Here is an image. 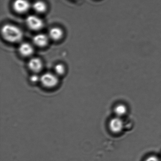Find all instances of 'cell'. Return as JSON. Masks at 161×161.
<instances>
[{
	"mask_svg": "<svg viewBox=\"0 0 161 161\" xmlns=\"http://www.w3.org/2000/svg\"><path fill=\"white\" fill-rule=\"evenodd\" d=\"M2 34L3 38L12 43L19 42L23 37L22 31L17 26L12 24H6L2 29Z\"/></svg>",
	"mask_w": 161,
	"mask_h": 161,
	"instance_id": "6da1fadb",
	"label": "cell"
},
{
	"mask_svg": "<svg viewBox=\"0 0 161 161\" xmlns=\"http://www.w3.org/2000/svg\"><path fill=\"white\" fill-rule=\"evenodd\" d=\"M26 24L29 28L33 31L41 30L44 26L43 20L35 15H30L26 19Z\"/></svg>",
	"mask_w": 161,
	"mask_h": 161,
	"instance_id": "7a4b0ae2",
	"label": "cell"
},
{
	"mask_svg": "<svg viewBox=\"0 0 161 161\" xmlns=\"http://www.w3.org/2000/svg\"><path fill=\"white\" fill-rule=\"evenodd\" d=\"M40 81L42 84L47 87H53L56 85L58 82V79L57 77L53 73H44L40 77Z\"/></svg>",
	"mask_w": 161,
	"mask_h": 161,
	"instance_id": "3957f363",
	"label": "cell"
},
{
	"mask_svg": "<svg viewBox=\"0 0 161 161\" xmlns=\"http://www.w3.org/2000/svg\"><path fill=\"white\" fill-rule=\"evenodd\" d=\"M124 128L123 120L119 117L112 119L109 122V128L113 132L118 133L120 132Z\"/></svg>",
	"mask_w": 161,
	"mask_h": 161,
	"instance_id": "277c9868",
	"label": "cell"
},
{
	"mask_svg": "<svg viewBox=\"0 0 161 161\" xmlns=\"http://www.w3.org/2000/svg\"><path fill=\"white\" fill-rule=\"evenodd\" d=\"M31 4L28 0H15L13 4L14 10L18 13L22 14L29 11Z\"/></svg>",
	"mask_w": 161,
	"mask_h": 161,
	"instance_id": "5b68a950",
	"label": "cell"
},
{
	"mask_svg": "<svg viewBox=\"0 0 161 161\" xmlns=\"http://www.w3.org/2000/svg\"><path fill=\"white\" fill-rule=\"evenodd\" d=\"M34 44L39 47H44L47 46L48 42L47 36L43 34H39L34 36L33 39Z\"/></svg>",
	"mask_w": 161,
	"mask_h": 161,
	"instance_id": "8992f818",
	"label": "cell"
},
{
	"mask_svg": "<svg viewBox=\"0 0 161 161\" xmlns=\"http://www.w3.org/2000/svg\"><path fill=\"white\" fill-rule=\"evenodd\" d=\"M28 65L31 70L34 72H38L42 69L43 64L39 58H33L29 61Z\"/></svg>",
	"mask_w": 161,
	"mask_h": 161,
	"instance_id": "52a82bcc",
	"label": "cell"
},
{
	"mask_svg": "<svg viewBox=\"0 0 161 161\" xmlns=\"http://www.w3.org/2000/svg\"><path fill=\"white\" fill-rule=\"evenodd\" d=\"M19 51L21 55L29 56L33 53L34 49L32 46L28 43H23L20 44Z\"/></svg>",
	"mask_w": 161,
	"mask_h": 161,
	"instance_id": "ba28073f",
	"label": "cell"
},
{
	"mask_svg": "<svg viewBox=\"0 0 161 161\" xmlns=\"http://www.w3.org/2000/svg\"><path fill=\"white\" fill-rule=\"evenodd\" d=\"M63 36V31L60 28H52L49 32V36L54 40H58L62 38Z\"/></svg>",
	"mask_w": 161,
	"mask_h": 161,
	"instance_id": "9c48e42d",
	"label": "cell"
},
{
	"mask_svg": "<svg viewBox=\"0 0 161 161\" xmlns=\"http://www.w3.org/2000/svg\"><path fill=\"white\" fill-rule=\"evenodd\" d=\"M33 8L37 13H43L47 10V5L44 2L38 1L34 3Z\"/></svg>",
	"mask_w": 161,
	"mask_h": 161,
	"instance_id": "30bf717a",
	"label": "cell"
},
{
	"mask_svg": "<svg viewBox=\"0 0 161 161\" xmlns=\"http://www.w3.org/2000/svg\"><path fill=\"white\" fill-rule=\"evenodd\" d=\"M114 112L117 116L120 117L124 115L127 113V107L124 104H118L115 107Z\"/></svg>",
	"mask_w": 161,
	"mask_h": 161,
	"instance_id": "8fae6325",
	"label": "cell"
},
{
	"mask_svg": "<svg viewBox=\"0 0 161 161\" xmlns=\"http://www.w3.org/2000/svg\"><path fill=\"white\" fill-rule=\"evenodd\" d=\"M54 70L56 74L62 75L65 72V68L62 64H57L54 67Z\"/></svg>",
	"mask_w": 161,
	"mask_h": 161,
	"instance_id": "7c38bea8",
	"label": "cell"
},
{
	"mask_svg": "<svg viewBox=\"0 0 161 161\" xmlns=\"http://www.w3.org/2000/svg\"><path fill=\"white\" fill-rule=\"evenodd\" d=\"M30 79L31 81L32 82H36L38 81V80H40V78H39L37 75H33L32 76H31Z\"/></svg>",
	"mask_w": 161,
	"mask_h": 161,
	"instance_id": "4fadbf2b",
	"label": "cell"
},
{
	"mask_svg": "<svg viewBox=\"0 0 161 161\" xmlns=\"http://www.w3.org/2000/svg\"><path fill=\"white\" fill-rule=\"evenodd\" d=\"M145 161H160L156 156H150L147 158Z\"/></svg>",
	"mask_w": 161,
	"mask_h": 161,
	"instance_id": "5bb4252c",
	"label": "cell"
}]
</instances>
